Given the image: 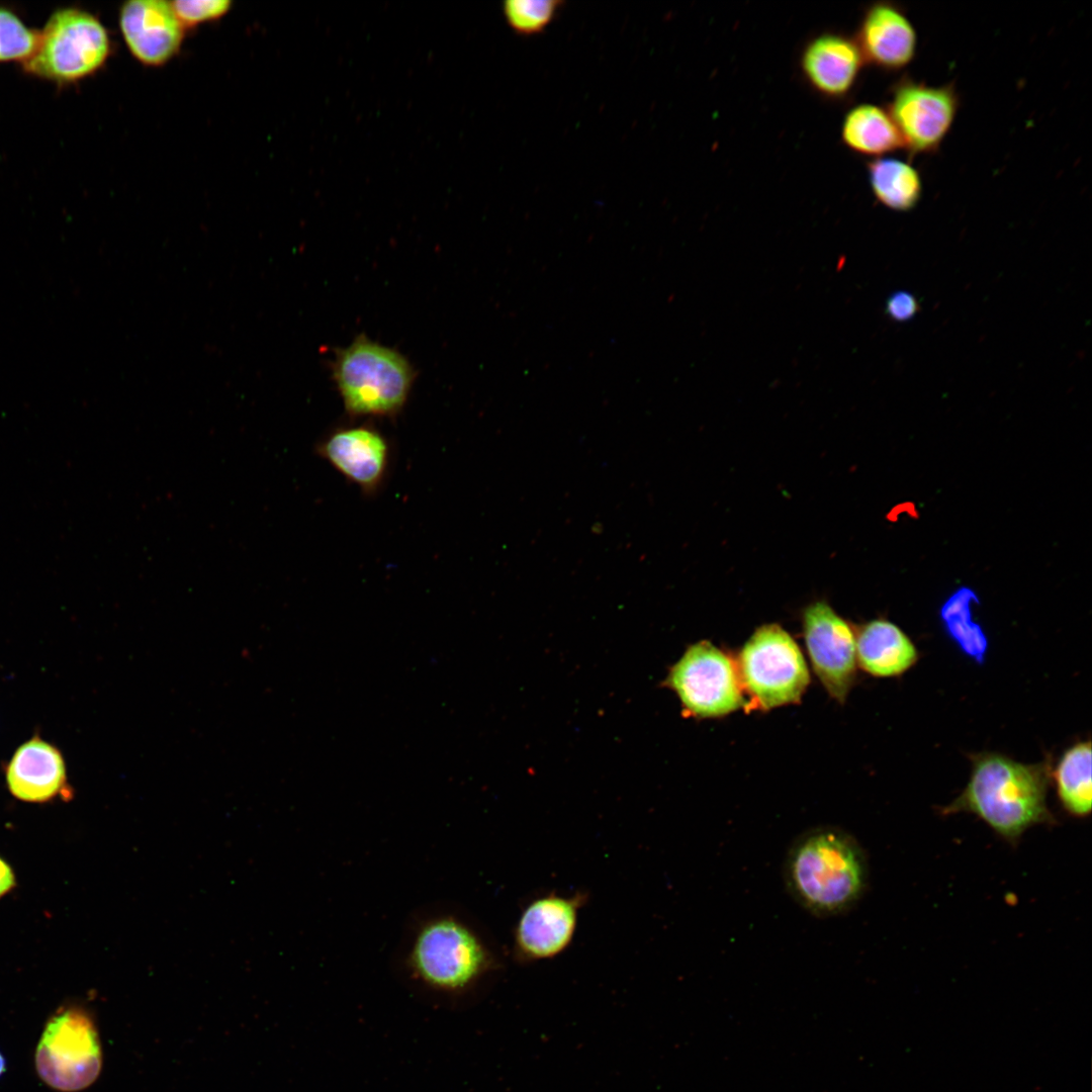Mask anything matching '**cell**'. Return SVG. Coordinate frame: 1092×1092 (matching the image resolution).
Segmentation results:
<instances>
[{
	"label": "cell",
	"mask_w": 1092,
	"mask_h": 1092,
	"mask_svg": "<svg viewBox=\"0 0 1092 1092\" xmlns=\"http://www.w3.org/2000/svg\"><path fill=\"white\" fill-rule=\"evenodd\" d=\"M405 975L437 994L461 995L495 966V958L468 919L452 906H432L408 924L399 950Z\"/></svg>",
	"instance_id": "1"
},
{
	"label": "cell",
	"mask_w": 1092,
	"mask_h": 1092,
	"mask_svg": "<svg viewBox=\"0 0 1092 1092\" xmlns=\"http://www.w3.org/2000/svg\"><path fill=\"white\" fill-rule=\"evenodd\" d=\"M972 767L963 792L941 809L943 815L972 813L998 835L1016 842L1029 828L1052 823L1046 795L1048 761L1023 763L998 752L970 755Z\"/></svg>",
	"instance_id": "2"
},
{
	"label": "cell",
	"mask_w": 1092,
	"mask_h": 1092,
	"mask_svg": "<svg viewBox=\"0 0 1092 1092\" xmlns=\"http://www.w3.org/2000/svg\"><path fill=\"white\" fill-rule=\"evenodd\" d=\"M785 880L794 899L822 917L848 911L864 893L868 866L862 848L845 831L814 828L790 848Z\"/></svg>",
	"instance_id": "3"
},
{
	"label": "cell",
	"mask_w": 1092,
	"mask_h": 1092,
	"mask_svg": "<svg viewBox=\"0 0 1092 1092\" xmlns=\"http://www.w3.org/2000/svg\"><path fill=\"white\" fill-rule=\"evenodd\" d=\"M334 377L350 416L392 417L405 403L414 372L398 352L360 336L337 354Z\"/></svg>",
	"instance_id": "4"
},
{
	"label": "cell",
	"mask_w": 1092,
	"mask_h": 1092,
	"mask_svg": "<svg viewBox=\"0 0 1092 1092\" xmlns=\"http://www.w3.org/2000/svg\"><path fill=\"white\" fill-rule=\"evenodd\" d=\"M110 38L101 21L77 7L56 9L39 30L34 54L22 70L34 78L65 86L95 74L110 55Z\"/></svg>",
	"instance_id": "5"
},
{
	"label": "cell",
	"mask_w": 1092,
	"mask_h": 1092,
	"mask_svg": "<svg viewBox=\"0 0 1092 1092\" xmlns=\"http://www.w3.org/2000/svg\"><path fill=\"white\" fill-rule=\"evenodd\" d=\"M736 666L752 706L762 710L799 703L810 682L798 644L777 624L762 625L753 632L740 650Z\"/></svg>",
	"instance_id": "6"
},
{
	"label": "cell",
	"mask_w": 1092,
	"mask_h": 1092,
	"mask_svg": "<svg viewBox=\"0 0 1092 1092\" xmlns=\"http://www.w3.org/2000/svg\"><path fill=\"white\" fill-rule=\"evenodd\" d=\"M39 1078L61 1092L89 1087L102 1068V1051L94 1021L78 1007L58 1010L47 1022L35 1050Z\"/></svg>",
	"instance_id": "7"
},
{
	"label": "cell",
	"mask_w": 1092,
	"mask_h": 1092,
	"mask_svg": "<svg viewBox=\"0 0 1092 1092\" xmlns=\"http://www.w3.org/2000/svg\"><path fill=\"white\" fill-rule=\"evenodd\" d=\"M662 685L676 694L688 717H722L745 705L736 663L709 641L689 646Z\"/></svg>",
	"instance_id": "8"
},
{
	"label": "cell",
	"mask_w": 1092,
	"mask_h": 1092,
	"mask_svg": "<svg viewBox=\"0 0 1092 1092\" xmlns=\"http://www.w3.org/2000/svg\"><path fill=\"white\" fill-rule=\"evenodd\" d=\"M960 97L952 84L928 85L904 76L891 89L887 110L910 155L938 151L956 120Z\"/></svg>",
	"instance_id": "9"
},
{
	"label": "cell",
	"mask_w": 1092,
	"mask_h": 1092,
	"mask_svg": "<svg viewBox=\"0 0 1092 1092\" xmlns=\"http://www.w3.org/2000/svg\"><path fill=\"white\" fill-rule=\"evenodd\" d=\"M803 632L815 674L827 691L844 703L856 677L855 632L826 602L803 612Z\"/></svg>",
	"instance_id": "10"
},
{
	"label": "cell",
	"mask_w": 1092,
	"mask_h": 1092,
	"mask_svg": "<svg viewBox=\"0 0 1092 1092\" xmlns=\"http://www.w3.org/2000/svg\"><path fill=\"white\" fill-rule=\"evenodd\" d=\"M316 453L365 494L375 493L386 478L389 444L372 427L340 428L316 445Z\"/></svg>",
	"instance_id": "11"
},
{
	"label": "cell",
	"mask_w": 1092,
	"mask_h": 1092,
	"mask_svg": "<svg viewBox=\"0 0 1092 1092\" xmlns=\"http://www.w3.org/2000/svg\"><path fill=\"white\" fill-rule=\"evenodd\" d=\"M582 897L546 895L529 903L515 929V949L523 959L541 961L560 954L570 944Z\"/></svg>",
	"instance_id": "12"
},
{
	"label": "cell",
	"mask_w": 1092,
	"mask_h": 1092,
	"mask_svg": "<svg viewBox=\"0 0 1092 1092\" xmlns=\"http://www.w3.org/2000/svg\"><path fill=\"white\" fill-rule=\"evenodd\" d=\"M854 39L866 63L887 72L906 68L916 57V29L903 8L890 1L868 6Z\"/></svg>",
	"instance_id": "13"
},
{
	"label": "cell",
	"mask_w": 1092,
	"mask_h": 1092,
	"mask_svg": "<svg viewBox=\"0 0 1092 1092\" xmlns=\"http://www.w3.org/2000/svg\"><path fill=\"white\" fill-rule=\"evenodd\" d=\"M119 27L131 55L147 66L166 64L179 51L184 34L171 2L163 0L125 2Z\"/></svg>",
	"instance_id": "14"
},
{
	"label": "cell",
	"mask_w": 1092,
	"mask_h": 1092,
	"mask_svg": "<svg viewBox=\"0 0 1092 1092\" xmlns=\"http://www.w3.org/2000/svg\"><path fill=\"white\" fill-rule=\"evenodd\" d=\"M864 63L854 37L826 31L805 43L799 65L803 78L819 95L842 99L854 89Z\"/></svg>",
	"instance_id": "15"
},
{
	"label": "cell",
	"mask_w": 1092,
	"mask_h": 1092,
	"mask_svg": "<svg viewBox=\"0 0 1092 1092\" xmlns=\"http://www.w3.org/2000/svg\"><path fill=\"white\" fill-rule=\"evenodd\" d=\"M10 792L27 802L52 799L64 787L66 768L58 749L38 739L22 744L14 753L6 772Z\"/></svg>",
	"instance_id": "16"
},
{
	"label": "cell",
	"mask_w": 1092,
	"mask_h": 1092,
	"mask_svg": "<svg viewBox=\"0 0 1092 1092\" xmlns=\"http://www.w3.org/2000/svg\"><path fill=\"white\" fill-rule=\"evenodd\" d=\"M856 663L877 677L899 676L919 659L912 639L896 624L883 618L861 625L855 632Z\"/></svg>",
	"instance_id": "17"
},
{
	"label": "cell",
	"mask_w": 1092,
	"mask_h": 1092,
	"mask_svg": "<svg viewBox=\"0 0 1092 1092\" xmlns=\"http://www.w3.org/2000/svg\"><path fill=\"white\" fill-rule=\"evenodd\" d=\"M841 141L850 151L875 159L904 149L887 108L872 103L856 104L845 113Z\"/></svg>",
	"instance_id": "18"
},
{
	"label": "cell",
	"mask_w": 1092,
	"mask_h": 1092,
	"mask_svg": "<svg viewBox=\"0 0 1092 1092\" xmlns=\"http://www.w3.org/2000/svg\"><path fill=\"white\" fill-rule=\"evenodd\" d=\"M869 184L875 198L895 211H909L922 196V179L909 162L893 157H881L867 165Z\"/></svg>",
	"instance_id": "19"
},
{
	"label": "cell",
	"mask_w": 1092,
	"mask_h": 1092,
	"mask_svg": "<svg viewBox=\"0 0 1092 1092\" xmlns=\"http://www.w3.org/2000/svg\"><path fill=\"white\" fill-rule=\"evenodd\" d=\"M1091 741H1079L1068 747L1051 769L1061 805L1075 817L1088 816L1091 811Z\"/></svg>",
	"instance_id": "20"
},
{
	"label": "cell",
	"mask_w": 1092,
	"mask_h": 1092,
	"mask_svg": "<svg viewBox=\"0 0 1092 1092\" xmlns=\"http://www.w3.org/2000/svg\"><path fill=\"white\" fill-rule=\"evenodd\" d=\"M975 593L966 587L954 592L941 606L943 630L954 646L975 663L983 664L989 649L988 637L973 617Z\"/></svg>",
	"instance_id": "21"
},
{
	"label": "cell",
	"mask_w": 1092,
	"mask_h": 1092,
	"mask_svg": "<svg viewBox=\"0 0 1092 1092\" xmlns=\"http://www.w3.org/2000/svg\"><path fill=\"white\" fill-rule=\"evenodd\" d=\"M39 31L29 27L13 10L0 6V63H25L35 52Z\"/></svg>",
	"instance_id": "22"
},
{
	"label": "cell",
	"mask_w": 1092,
	"mask_h": 1092,
	"mask_svg": "<svg viewBox=\"0 0 1092 1092\" xmlns=\"http://www.w3.org/2000/svg\"><path fill=\"white\" fill-rule=\"evenodd\" d=\"M560 4L559 0H508L503 5V12L516 32L534 34L552 22Z\"/></svg>",
	"instance_id": "23"
},
{
	"label": "cell",
	"mask_w": 1092,
	"mask_h": 1092,
	"mask_svg": "<svg viewBox=\"0 0 1092 1092\" xmlns=\"http://www.w3.org/2000/svg\"><path fill=\"white\" fill-rule=\"evenodd\" d=\"M171 5L185 27L221 17L228 13L232 2L229 0H176L171 2Z\"/></svg>",
	"instance_id": "24"
},
{
	"label": "cell",
	"mask_w": 1092,
	"mask_h": 1092,
	"mask_svg": "<svg viewBox=\"0 0 1092 1092\" xmlns=\"http://www.w3.org/2000/svg\"><path fill=\"white\" fill-rule=\"evenodd\" d=\"M919 308L920 305L916 297L907 291L893 293L886 302V313L896 322H905L912 318Z\"/></svg>",
	"instance_id": "25"
},
{
	"label": "cell",
	"mask_w": 1092,
	"mask_h": 1092,
	"mask_svg": "<svg viewBox=\"0 0 1092 1092\" xmlns=\"http://www.w3.org/2000/svg\"><path fill=\"white\" fill-rule=\"evenodd\" d=\"M14 886V876L10 867L0 858V897Z\"/></svg>",
	"instance_id": "26"
},
{
	"label": "cell",
	"mask_w": 1092,
	"mask_h": 1092,
	"mask_svg": "<svg viewBox=\"0 0 1092 1092\" xmlns=\"http://www.w3.org/2000/svg\"><path fill=\"white\" fill-rule=\"evenodd\" d=\"M5 1071H6V1060H5L4 1056L2 1055V1053L0 1052V1077L5 1073Z\"/></svg>",
	"instance_id": "27"
}]
</instances>
